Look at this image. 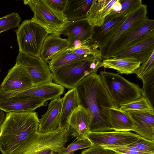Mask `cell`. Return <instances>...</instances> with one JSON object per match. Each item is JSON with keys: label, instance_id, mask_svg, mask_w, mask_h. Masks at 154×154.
Returning a JSON list of instances; mask_svg holds the SVG:
<instances>
[{"label": "cell", "instance_id": "6da1fadb", "mask_svg": "<svg viewBox=\"0 0 154 154\" xmlns=\"http://www.w3.org/2000/svg\"><path fill=\"white\" fill-rule=\"evenodd\" d=\"M79 105L88 109L92 116L91 132L111 131L110 108L114 107L100 74L92 73L75 88Z\"/></svg>", "mask_w": 154, "mask_h": 154}, {"label": "cell", "instance_id": "7a4b0ae2", "mask_svg": "<svg viewBox=\"0 0 154 154\" xmlns=\"http://www.w3.org/2000/svg\"><path fill=\"white\" fill-rule=\"evenodd\" d=\"M35 112L7 113L0 125V151L10 154L37 132L39 120Z\"/></svg>", "mask_w": 154, "mask_h": 154}, {"label": "cell", "instance_id": "3957f363", "mask_svg": "<svg viewBox=\"0 0 154 154\" xmlns=\"http://www.w3.org/2000/svg\"><path fill=\"white\" fill-rule=\"evenodd\" d=\"M71 132L69 124L51 132H37L10 154H57L65 147Z\"/></svg>", "mask_w": 154, "mask_h": 154}, {"label": "cell", "instance_id": "277c9868", "mask_svg": "<svg viewBox=\"0 0 154 154\" xmlns=\"http://www.w3.org/2000/svg\"><path fill=\"white\" fill-rule=\"evenodd\" d=\"M102 61L91 55L63 66L51 72L53 80L64 88H75L84 78L103 66Z\"/></svg>", "mask_w": 154, "mask_h": 154}, {"label": "cell", "instance_id": "5b68a950", "mask_svg": "<svg viewBox=\"0 0 154 154\" xmlns=\"http://www.w3.org/2000/svg\"><path fill=\"white\" fill-rule=\"evenodd\" d=\"M99 74L115 107L119 108L142 96V90L138 85L119 74L101 71Z\"/></svg>", "mask_w": 154, "mask_h": 154}, {"label": "cell", "instance_id": "8992f818", "mask_svg": "<svg viewBox=\"0 0 154 154\" xmlns=\"http://www.w3.org/2000/svg\"><path fill=\"white\" fill-rule=\"evenodd\" d=\"M23 2L33 12L32 21L42 26L49 34H62L69 21L63 12L52 9L44 0H25Z\"/></svg>", "mask_w": 154, "mask_h": 154}, {"label": "cell", "instance_id": "52a82bcc", "mask_svg": "<svg viewBox=\"0 0 154 154\" xmlns=\"http://www.w3.org/2000/svg\"><path fill=\"white\" fill-rule=\"evenodd\" d=\"M20 53L40 57L44 41L49 33L31 20H26L14 30Z\"/></svg>", "mask_w": 154, "mask_h": 154}, {"label": "cell", "instance_id": "ba28073f", "mask_svg": "<svg viewBox=\"0 0 154 154\" xmlns=\"http://www.w3.org/2000/svg\"><path fill=\"white\" fill-rule=\"evenodd\" d=\"M153 30H154V20L150 19L146 16L137 20L125 31L116 40L106 59L113 58Z\"/></svg>", "mask_w": 154, "mask_h": 154}, {"label": "cell", "instance_id": "9c48e42d", "mask_svg": "<svg viewBox=\"0 0 154 154\" xmlns=\"http://www.w3.org/2000/svg\"><path fill=\"white\" fill-rule=\"evenodd\" d=\"M64 91V88L63 86L50 82L17 91L4 92L0 89V99H20L34 97L46 101L60 97Z\"/></svg>", "mask_w": 154, "mask_h": 154}, {"label": "cell", "instance_id": "30bf717a", "mask_svg": "<svg viewBox=\"0 0 154 154\" xmlns=\"http://www.w3.org/2000/svg\"><path fill=\"white\" fill-rule=\"evenodd\" d=\"M16 63L20 65L26 70L34 86L52 82L53 80L48 63L40 57L19 52Z\"/></svg>", "mask_w": 154, "mask_h": 154}, {"label": "cell", "instance_id": "8fae6325", "mask_svg": "<svg viewBox=\"0 0 154 154\" xmlns=\"http://www.w3.org/2000/svg\"><path fill=\"white\" fill-rule=\"evenodd\" d=\"M140 136L129 132L106 131L91 132L86 136L92 145L99 146H128L136 141Z\"/></svg>", "mask_w": 154, "mask_h": 154}, {"label": "cell", "instance_id": "7c38bea8", "mask_svg": "<svg viewBox=\"0 0 154 154\" xmlns=\"http://www.w3.org/2000/svg\"><path fill=\"white\" fill-rule=\"evenodd\" d=\"M153 51L154 30L148 32L135 43L113 58L130 57L137 59L142 63L149 58Z\"/></svg>", "mask_w": 154, "mask_h": 154}, {"label": "cell", "instance_id": "4fadbf2b", "mask_svg": "<svg viewBox=\"0 0 154 154\" xmlns=\"http://www.w3.org/2000/svg\"><path fill=\"white\" fill-rule=\"evenodd\" d=\"M26 70L16 63L9 69L0 85V89L4 92L21 91L34 86Z\"/></svg>", "mask_w": 154, "mask_h": 154}, {"label": "cell", "instance_id": "5bb4252c", "mask_svg": "<svg viewBox=\"0 0 154 154\" xmlns=\"http://www.w3.org/2000/svg\"><path fill=\"white\" fill-rule=\"evenodd\" d=\"M147 13V5L143 4L128 16L124 21L112 32L99 48L103 59L106 58L114 44L122 33L135 22L146 16Z\"/></svg>", "mask_w": 154, "mask_h": 154}, {"label": "cell", "instance_id": "9a60e30c", "mask_svg": "<svg viewBox=\"0 0 154 154\" xmlns=\"http://www.w3.org/2000/svg\"><path fill=\"white\" fill-rule=\"evenodd\" d=\"M92 118L89 110L79 105L72 112L68 121L72 135L77 139L86 137L90 132Z\"/></svg>", "mask_w": 154, "mask_h": 154}, {"label": "cell", "instance_id": "2e32d148", "mask_svg": "<svg viewBox=\"0 0 154 154\" xmlns=\"http://www.w3.org/2000/svg\"><path fill=\"white\" fill-rule=\"evenodd\" d=\"M131 13L128 14L125 12L119 13L112 12L106 18L102 25L94 27L92 43L97 44L99 48Z\"/></svg>", "mask_w": 154, "mask_h": 154}, {"label": "cell", "instance_id": "e0dca14e", "mask_svg": "<svg viewBox=\"0 0 154 154\" xmlns=\"http://www.w3.org/2000/svg\"><path fill=\"white\" fill-rule=\"evenodd\" d=\"M94 27L85 18L69 21L62 34L67 36L69 43L79 40L85 43H92Z\"/></svg>", "mask_w": 154, "mask_h": 154}, {"label": "cell", "instance_id": "ac0fdd59", "mask_svg": "<svg viewBox=\"0 0 154 154\" xmlns=\"http://www.w3.org/2000/svg\"><path fill=\"white\" fill-rule=\"evenodd\" d=\"M47 104L46 101L34 97L0 99V109L6 113L33 112L36 109Z\"/></svg>", "mask_w": 154, "mask_h": 154}, {"label": "cell", "instance_id": "d6986e66", "mask_svg": "<svg viewBox=\"0 0 154 154\" xmlns=\"http://www.w3.org/2000/svg\"><path fill=\"white\" fill-rule=\"evenodd\" d=\"M61 108V98L60 97L52 100L48 105L47 110L39 119L38 133L52 132L59 127Z\"/></svg>", "mask_w": 154, "mask_h": 154}, {"label": "cell", "instance_id": "ffe728a7", "mask_svg": "<svg viewBox=\"0 0 154 154\" xmlns=\"http://www.w3.org/2000/svg\"><path fill=\"white\" fill-rule=\"evenodd\" d=\"M126 111L135 124L136 128L133 131L143 137L154 140V112L141 111Z\"/></svg>", "mask_w": 154, "mask_h": 154}, {"label": "cell", "instance_id": "44dd1931", "mask_svg": "<svg viewBox=\"0 0 154 154\" xmlns=\"http://www.w3.org/2000/svg\"><path fill=\"white\" fill-rule=\"evenodd\" d=\"M116 0H93L85 19L91 25L100 26L112 12V6Z\"/></svg>", "mask_w": 154, "mask_h": 154}, {"label": "cell", "instance_id": "7402d4cb", "mask_svg": "<svg viewBox=\"0 0 154 154\" xmlns=\"http://www.w3.org/2000/svg\"><path fill=\"white\" fill-rule=\"evenodd\" d=\"M69 42L66 38H61L60 35L50 34L45 39L40 52V57L47 62L56 54L67 48Z\"/></svg>", "mask_w": 154, "mask_h": 154}, {"label": "cell", "instance_id": "603a6c76", "mask_svg": "<svg viewBox=\"0 0 154 154\" xmlns=\"http://www.w3.org/2000/svg\"><path fill=\"white\" fill-rule=\"evenodd\" d=\"M102 62L104 68L113 69L119 73L126 75L134 73L141 64L137 59L128 57L103 59Z\"/></svg>", "mask_w": 154, "mask_h": 154}, {"label": "cell", "instance_id": "cb8c5ba5", "mask_svg": "<svg viewBox=\"0 0 154 154\" xmlns=\"http://www.w3.org/2000/svg\"><path fill=\"white\" fill-rule=\"evenodd\" d=\"M110 122L112 130L119 132L134 131L135 123L127 112L115 107L110 108Z\"/></svg>", "mask_w": 154, "mask_h": 154}, {"label": "cell", "instance_id": "d4e9b609", "mask_svg": "<svg viewBox=\"0 0 154 154\" xmlns=\"http://www.w3.org/2000/svg\"><path fill=\"white\" fill-rule=\"evenodd\" d=\"M93 0H66L63 12L69 21L85 18Z\"/></svg>", "mask_w": 154, "mask_h": 154}, {"label": "cell", "instance_id": "484cf974", "mask_svg": "<svg viewBox=\"0 0 154 154\" xmlns=\"http://www.w3.org/2000/svg\"><path fill=\"white\" fill-rule=\"evenodd\" d=\"M79 105L75 88L70 89L61 98V108L59 127H63L68 124L70 116L74 110Z\"/></svg>", "mask_w": 154, "mask_h": 154}, {"label": "cell", "instance_id": "4316f807", "mask_svg": "<svg viewBox=\"0 0 154 154\" xmlns=\"http://www.w3.org/2000/svg\"><path fill=\"white\" fill-rule=\"evenodd\" d=\"M91 55H92L74 53L70 51L67 48L56 54L47 63L52 72L60 67Z\"/></svg>", "mask_w": 154, "mask_h": 154}, {"label": "cell", "instance_id": "83f0119b", "mask_svg": "<svg viewBox=\"0 0 154 154\" xmlns=\"http://www.w3.org/2000/svg\"><path fill=\"white\" fill-rule=\"evenodd\" d=\"M119 109L124 111H141L154 112L151 102L144 95L138 100L121 106Z\"/></svg>", "mask_w": 154, "mask_h": 154}, {"label": "cell", "instance_id": "f1b7e54d", "mask_svg": "<svg viewBox=\"0 0 154 154\" xmlns=\"http://www.w3.org/2000/svg\"><path fill=\"white\" fill-rule=\"evenodd\" d=\"M22 19L18 13L13 12L0 18V33L18 27Z\"/></svg>", "mask_w": 154, "mask_h": 154}, {"label": "cell", "instance_id": "f546056e", "mask_svg": "<svg viewBox=\"0 0 154 154\" xmlns=\"http://www.w3.org/2000/svg\"><path fill=\"white\" fill-rule=\"evenodd\" d=\"M90 140L86 137L78 139L74 142L70 143L66 147L61 150L57 154H69L77 150L89 148L92 145Z\"/></svg>", "mask_w": 154, "mask_h": 154}, {"label": "cell", "instance_id": "4dcf8cb0", "mask_svg": "<svg viewBox=\"0 0 154 154\" xmlns=\"http://www.w3.org/2000/svg\"><path fill=\"white\" fill-rule=\"evenodd\" d=\"M68 49L74 53L79 54H87L92 55L99 59L102 60L100 52L97 44L91 43L86 44L77 48H68Z\"/></svg>", "mask_w": 154, "mask_h": 154}, {"label": "cell", "instance_id": "1f68e13d", "mask_svg": "<svg viewBox=\"0 0 154 154\" xmlns=\"http://www.w3.org/2000/svg\"><path fill=\"white\" fill-rule=\"evenodd\" d=\"M154 140L146 139L140 136L137 140L128 146L135 147L146 152L154 154Z\"/></svg>", "mask_w": 154, "mask_h": 154}, {"label": "cell", "instance_id": "d6a6232c", "mask_svg": "<svg viewBox=\"0 0 154 154\" xmlns=\"http://www.w3.org/2000/svg\"><path fill=\"white\" fill-rule=\"evenodd\" d=\"M154 71V51H153L149 58L142 63L134 72L137 77L141 79L143 77Z\"/></svg>", "mask_w": 154, "mask_h": 154}, {"label": "cell", "instance_id": "836d02e7", "mask_svg": "<svg viewBox=\"0 0 154 154\" xmlns=\"http://www.w3.org/2000/svg\"><path fill=\"white\" fill-rule=\"evenodd\" d=\"M104 148L111 149L119 154H153L140 150L129 146H102Z\"/></svg>", "mask_w": 154, "mask_h": 154}, {"label": "cell", "instance_id": "e575fe53", "mask_svg": "<svg viewBox=\"0 0 154 154\" xmlns=\"http://www.w3.org/2000/svg\"><path fill=\"white\" fill-rule=\"evenodd\" d=\"M80 154H119L111 149L101 146L92 145L88 149L83 150Z\"/></svg>", "mask_w": 154, "mask_h": 154}, {"label": "cell", "instance_id": "d590c367", "mask_svg": "<svg viewBox=\"0 0 154 154\" xmlns=\"http://www.w3.org/2000/svg\"><path fill=\"white\" fill-rule=\"evenodd\" d=\"M48 5L54 10L63 12L65 8L66 0H44Z\"/></svg>", "mask_w": 154, "mask_h": 154}, {"label": "cell", "instance_id": "8d00e7d4", "mask_svg": "<svg viewBox=\"0 0 154 154\" xmlns=\"http://www.w3.org/2000/svg\"><path fill=\"white\" fill-rule=\"evenodd\" d=\"M122 5L120 0H116L112 6V11L116 13H119L122 11Z\"/></svg>", "mask_w": 154, "mask_h": 154}, {"label": "cell", "instance_id": "74e56055", "mask_svg": "<svg viewBox=\"0 0 154 154\" xmlns=\"http://www.w3.org/2000/svg\"><path fill=\"white\" fill-rule=\"evenodd\" d=\"M5 118L4 113L3 112H0V125L3 122Z\"/></svg>", "mask_w": 154, "mask_h": 154}, {"label": "cell", "instance_id": "f35d334b", "mask_svg": "<svg viewBox=\"0 0 154 154\" xmlns=\"http://www.w3.org/2000/svg\"><path fill=\"white\" fill-rule=\"evenodd\" d=\"M69 154H75V153H72Z\"/></svg>", "mask_w": 154, "mask_h": 154}]
</instances>
